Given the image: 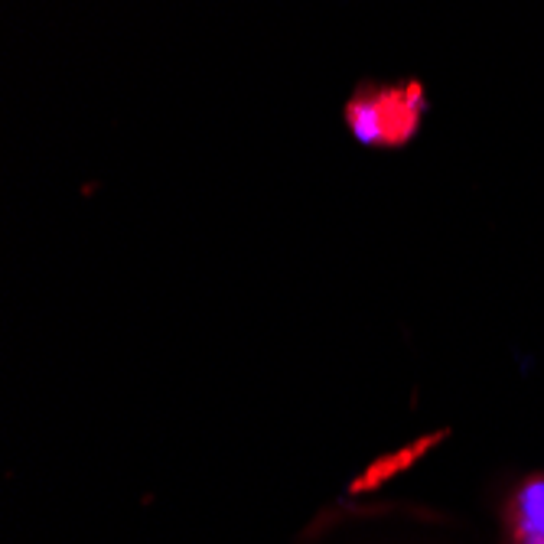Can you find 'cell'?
I'll return each mask as SVG.
<instances>
[{"label":"cell","instance_id":"cell-2","mask_svg":"<svg viewBox=\"0 0 544 544\" xmlns=\"http://www.w3.org/2000/svg\"><path fill=\"white\" fill-rule=\"evenodd\" d=\"M502 544H544V473L525 476L502 505Z\"/></svg>","mask_w":544,"mask_h":544},{"label":"cell","instance_id":"cell-1","mask_svg":"<svg viewBox=\"0 0 544 544\" xmlns=\"http://www.w3.org/2000/svg\"><path fill=\"white\" fill-rule=\"evenodd\" d=\"M427 115L421 82H365L349 95L343 121L362 147H408Z\"/></svg>","mask_w":544,"mask_h":544}]
</instances>
